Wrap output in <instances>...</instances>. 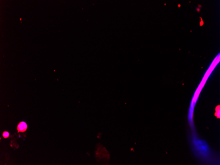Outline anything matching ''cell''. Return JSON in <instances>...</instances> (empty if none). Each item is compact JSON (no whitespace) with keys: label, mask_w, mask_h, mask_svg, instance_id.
Here are the masks:
<instances>
[{"label":"cell","mask_w":220,"mask_h":165,"mask_svg":"<svg viewBox=\"0 0 220 165\" xmlns=\"http://www.w3.org/2000/svg\"><path fill=\"white\" fill-rule=\"evenodd\" d=\"M191 137V146L192 151L197 158L203 162H213V153L205 141L202 140L195 135Z\"/></svg>","instance_id":"obj_1"},{"label":"cell","mask_w":220,"mask_h":165,"mask_svg":"<svg viewBox=\"0 0 220 165\" xmlns=\"http://www.w3.org/2000/svg\"><path fill=\"white\" fill-rule=\"evenodd\" d=\"M27 125L24 122H21L19 123L18 125L17 130L19 132H24L27 130Z\"/></svg>","instance_id":"obj_2"},{"label":"cell","mask_w":220,"mask_h":165,"mask_svg":"<svg viewBox=\"0 0 220 165\" xmlns=\"http://www.w3.org/2000/svg\"><path fill=\"white\" fill-rule=\"evenodd\" d=\"M3 136L4 138H8L9 136V132L6 131H5L3 132Z\"/></svg>","instance_id":"obj_3"}]
</instances>
